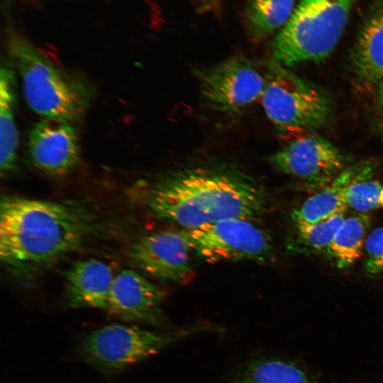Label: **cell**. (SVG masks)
I'll use <instances>...</instances> for the list:
<instances>
[{
	"label": "cell",
	"mask_w": 383,
	"mask_h": 383,
	"mask_svg": "<svg viewBox=\"0 0 383 383\" xmlns=\"http://www.w3.org/2000/svg\"><path fill=\"white\" fill-rule=\"evenodd\" d=\"M370 223V217L364 213L345 218L328 251L338 267H348L361 257Z\"/></svg>",
	"instance_id": "obj_17"
},
{
	"label": "cell",
	"mask_w": 383,
	"mask_h": 383,
	"mask_svg": "<svg viewBox=\"0 0 383 383\" xmlns=\"http://www.w3.org/2000/svg\"><path fill=\"white\" fill-rule=\"evenodd\" d=\"M27 150L32 165L50 176H64L78 165L80 150L73 123L42 118L29 131Z\"/></svg>",
	"instance_id": "obj_11"
},
{
	"label": "cell",
	"mask_w": 383,
	"mask_h": 383,
	"mask_svg": "<svg viewBox=\"0 0 383 383\" xmlns=\"http://www.w3.org/2000/svg\"><path fill=\"white\" fill-rule=\"evenodd\" d=\"M294 0H250L245 10V22L251 35L262 40L289 19Z\"/></svg>",
	"instance_id": "obj_18"
},
{
	"label": "cell",
	"mask_w": 383,
	"mask_h": 383,
	"mask_svg": "<svg viewBox=\"0 0 383 383\" xmlns=\"http://www.w3.org/2000/svg\"><path fill=\"white\" fill-rule=\"evenodd\" d=\"M5 44L33 111L43 118L72 123L84 116L92 91L84 79L50 60L11 26L6 28Z\"/></svg>",
	"instance_id": "obj_3"
},
{
	"label": "cell",
	"mask_w": 383,
	"mask_h": 383,
	"mask_svg": "<svg viewBox=\"0 0 383 383\" xmlns=\"http://www.w3.org/2000/svg\"><path fill=\"white\" fill-rule=\"evenodd\" d=\"M233 383H311L294 364L275 359L255 361L247 366Z\"/></svg>",
	"instance_id": "obj_19"
},
{
	"label": "cell",
	"mask_w": 383,
	"mask_h": 383,
	"mask_svg": "<svg viewBox=\"0 0 383 383\" xmlns=\"http://www.w3.org/2000/svg\"><path fill=\"white\" fill-rule=\"evenodd\" d=\"M195 75L207 104L227 113H237L260 99L265 85V75L240 55L196 70Z\"/></svg>",
	"instance_id": "obj_8"
},
{
	"label": "cell",
	"mask_w": 383,
	"mask_h": 383,
	"mask_svg": "<svg viewBox=\"0 0 383 383\" xmlns=\"http://www.w3.org/2000/svg\"><path fill=\"white\" fill-rule=\"evenodd\" d=\"M377 86V101L379 106L383 109V79Z\"/></svg>",
	"instance_id": "obj_23"
},
{
	"label": "cell",
	"mask_w": 383,
	"mask_h": 383,
	"mask_svg": "<svg viewBox=\"0 0 383 383\" xmlns=\"http://www.w3.org/2000/svg\"><path fill=\"white\" fill-rule=\"evenodd\" d=\"M265 75L262 104L268 118L279 131L308 133L328 121L330 101L313 84L274 60L267 63Z\"/></svg>",
	"instance_id": "obj_5"
},
{
	"label": "cell",
	"mask_w": 383,
	"mask_h": 383,
	"mask_svg": "<svg viewBox=\"0 0 383 383\" xmlns=\"http://www.w3.org/2000/svg\"><path fill=\"white\" fill-rule=\"evenodd\" d=\"M371 173L372 167L366 163L345 168L321 191L308 198L292 212L294 222L316 223L345 213L348 208L345 189L353 182L368 178Z\"/></svg>",
	"instance_id": "obj_15"
},
{
	"label": "cell",
	"mask_w": 383,
	"mask_h": 383,
	"mask_svg": "<svg viewBox=\"0 0 383 383\" xmlns=\"http://www.w3.org/2000/svg\"><path fill=\"white\" fill-rule=\"evenodd\" d=\"M11 60H3L0 68V170L1 176L16 167L18 133L16 125V74Z\"/></svg>",
	"instance_id": "obj_16"
},
{
	"label": "cell",
	"mask_w": 383,
	"mask_h": 383,
	"mask_svg": "<svg viewBox=\"0 0 383 383\" xmlns=\"http://www.w3.org/2000/svg\"><path fill=\"white\" fill-rule=\"evenodd\" d=\"M205 7H210L215 4L216 0H196Z\"/></svg>",
	"instance_id": "obj_24"
},
{
	"label": "cell",
	"mask_w": 383,
	"mask_h": 383,
	"mask_svg": "<svg viewBox=\"0 0 383 383\" xmlns=\"http://www.w3.org/2000/svg\"><path fill=\"white\" fill-rule=\"evenodd\" d=\"M114 277L111 266L103 261L86 259L74 262L65 274L67 304L72 308L106 310Z\"/></svg>",
	"instance_id": "obj_13"
},
{
	"label": "cell",
	"mask_w": 383,
	"mask_h": 383,
	"mask_svg": "<svg viewBox=\"0 0 383 383\" xmlns=\"http://www.w3.org/2000/svg\"><path fill=\"white\" fill-rule=\"evenodd\" d=\"M353 70L366 86L383 79V0H378L367 15L351 53Z\"/></svg>",
	"instance_id": "obj_14"
},
{
	"label": "cell",
	"mask_w": 383,
	"mask_h": 383,
	"mask_svg": "<svg viewBox=\"0 0 383 383\" xmlns=\"http://www.w3.org/2000/svg\"><path fill=\"white\" fill-rule=\"evenodd\" d=\"M345 218V213H342L316 223L295 222L294 224L304 245L315 251L328 253L334 235Z\"/></svg>",
	"instance_id": "obj_20"
},
{
	"label": "cell",
	"mask_w": 383,
	"mask_h": 383,
	"mask_svg": "<svg viewBox=\"0 0 383 383\" xmlns=\"http://www.w3.org/2000/svg\"><path fill=\"white\" fill-rule=\"evenodd\" d=\"M279 171L313 184L333 181L345 168L343 152L323 137L304 135L270 155Z\"/></svg>",
	"instance_id": "obj_10"
},
{
	"label": "cell",
	"mask_w": 383,
	"mask_h": 383,
	"mask_svg": "<svg viewBox=\"0 0 383 383\" xmlns=\"http://www.w3.org/2000/svg\"><path fill=\"white\" fill-rule=\"evenodd\" d=\"M382 142H383V132H382Z\"/></svg>",
	"instance_id": "obj_25"
},
{
	"label": "cell",
	"mask_w": 383,
	"mask_h": 383,
	"mask_svg": "<svg viewBox=\"0 0 383 383\" xmlns=\"http://www.w3.org/2000/svg\"><path fill=\"white\" fill-rule=\"evenodd\" d=\"M164 298L157 285L138 272L124 270L114 277L106 311L127 322L160 326Z\"/></svg>",
	"instance_id": "obj_12"
},
{
	"label": "cell",
	"mask_w": 383,
	"mask_h": 383,
	"mask_svg": "<svg viewBox=\"0 0 383 383\" xmlns=\"http://www.w3.org/2000/svg\"><path fill=\"white\" fill-rule=\"evenodd\" d=\"M134 199L149 213L187 229L260 213L262 185L238 166L210 162L170 170L136 183Z\"/></svg>",
	"instance_id": "obj_1"
},
{
	"label": "cell",
	"mask_w": 383,
	"mask_h": 383,
	"mask_svg": "<svg viewBox=\"0 0 383 383\" xmlns=\"http://www.w3.org/2000/svg\"><path fill=\"white\" fill-rule=\"evenodd\" d=\"M194 331V328L152 331L113 323L85 334L77 349L86 363L103 374L111 376L187 338Z\"/></svg>",
	"instance_id": "obj_6"
},
{
	"label": "cell",
	"mask_w": 383,
	"mask_h": 383,
	"mask_svg": "<svg viewBox=\"0 0 383 383\" xmlns=\"http://www.w3.org/2000/svg\"><path fill=\"white\" fill-rule=\"evenodd\" d=\"M355 0H301L272 45L274 60L288 67L319 62L333 51Z\"/></svg>",
	"instance_id": "obj_4"
},
{
	"label": "cell",
	"mask_w": 383,
	"mask_h": 383,
	"mask_svg": "<svg viewBox=\"0 0 383 383\" xmlns=\"http://www.w3.org/2000/svg\"><path fill=\"white\" fill-rule=\"evenodd\" d=\"M183 231L192 250L209 262H267L272 256L269 237L248 219H224Z\"/></svg>",
	"instance_id": "obj_7"
},
{
	"label": "cell",
	"mask_w": 383,
	"mask_h": 383,
	"mask_svg": "<svg viewBox=\"0 0 383 383\" xmlns=\"http://www.w3.org/2000/svg\"><path fill=\"white\" fill-rule=\"evenodd\" d=\"M367 179L353 182L345 190L348 207L360 213L383 208V184Z\"/></svg>",
	"instance_id": "obj_21"
},
{
	"label": "cell",
	"mask_w": 383,
	"mask_h": 383,
	"mask_svg": "<svg viewBox=\"0 0 383 383\" xmlns=\"http://www.w3.org/2000/svg\"><path fill=\"white\" fill-rule=\"evenodd\" d=\"M192 248L184 231H160L138 238L126 249L131 263L155 278L186 284L193 277Z\"/></svg>",
	"instance_id": "obj_9"
},
{
	"label": "cell",
	"mask_w": 383,
	"mask_h": 383,
	"mask_svg": "<svg viewBox=\"0 0 383 383\" xmlns=\"http://www.w3.org/2000/svg\"><path fill=\"white\" fill-rule=\"evenodd\" d=\"M365 268L371 274L383 273V226L372 231L364 245Z\"/></svg>",
	"instance_id": "obj_22"
},
{
	"label": "cell",
	"mask_w": 383,
	"mask_h": 383,
	"mask_svg": "<svg viewBox=\"0 0 383 383\" xmlns=\"http://www.w3.org/2000/svg\"><path fill=\"white\" fill-rule=\"evenodd\" d=\"M99 222L79 203L4 196L0 204V260L18 278H31L84 245Z\"/></svg>",
	"instance_id": "obj_2"
}]
</instances>
